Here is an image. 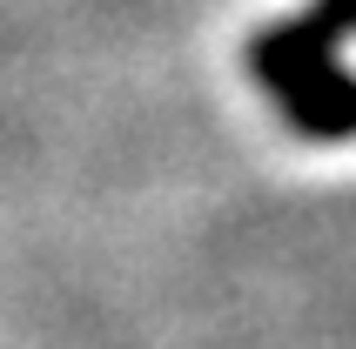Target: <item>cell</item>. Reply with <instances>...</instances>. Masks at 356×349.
I'll use <instances>...</instances> for the list:
<instances>
[{"instance_id": "6da1fadb", "label": "cell", "mask_w": 356, "mask_h": 349, "mask_svg": "<svg viewBox=\"0 0 356 349\" xmlns=\"http://www.w3.org/2000/svg\"><path fill=\"white\" fill-rule=\"evenodd\" d=\"M337 54H343V34L316 7H302V14H282V20H269V27H256L242 40V74L256 88H269V95H282L289 81L316 74L323 60H337Z\"/></svg>"}, {"instance_id": "7a4b0ae2", "label": "cell", "mask_w": 356, "mask_h": 349, "mask_svg": "<svg viewBox=\"0 0 356 349\" xmlns=\"http://www.w3.org/2000/svg\"><path fill=\"white\" fill-rule=\"evenodd\" d=\"M276 108L289 121V135L302 141H356V67H343V54L323 60L316 74L282 88Z\"/></svg>"}, {"instance_id": "3957f363", "label": "cell", "mask_w": 356, "mask_h": 349, "mask_svg": "<svg viewBox=\"0 0 356 349\" xmlns=\"http://www.w3.org/2000/svg\"><path fill=\"white\" fill-rule=\"evenodd\" d=\"M309 7H316V14H323V20H330V27H337V34H343V40H350V34H356V0H309Z\"/></svg>"}]
</instances>
